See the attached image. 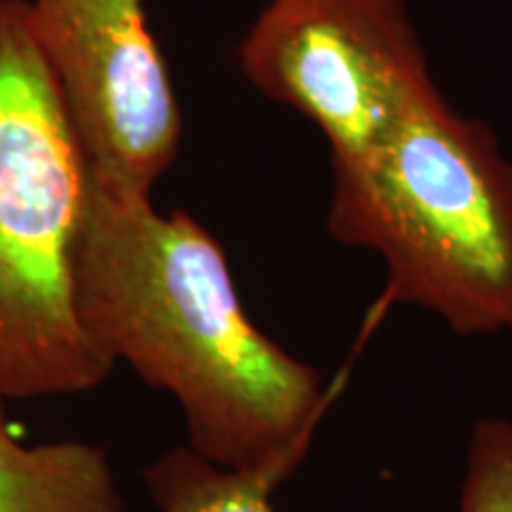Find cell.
<instances>
[{
	"mask_svg": "<svg viewBox=\"0 0 512 512\" xmlns=\"http://www.w3.org/2000/svg\"><path fill=\"white\" fill-rule=\"evenodd\" d=\"M74 302L102 354L174 396L197 456L283 479L297 470L330 389L256 328L221 242L200 221L91 176Z\"/></svg>",
	"mask_w": 512,
	"mask_h": 512,
	"instance_id": "obj_1",
	"label": "cell"
},
{
	"mask_svg": "<svg viewBox=\"0 0 512 512\" xmlns=\"http://www.w3.org/2000/svg\"><path fill=\"white\" fill-rule=\"evenodd\" d=\"M110 453L79 439L22 444L0 396V512H124Z\"/></svg>",
	"mask_w": 512,
	"mask_h": 512,
	"instance_id": "obj_6",
	"label": "cell"
},
{
	"mask_svg": "<svg viewBox=\"0 0 512 512\" xmlns=\"http://www.w3.org/2000/svg\"><path fill=\"white\" fill-rule=\"evenodd\" d=\"M91 162L27 0H0V396L100 387L117 363L83 330L74 249Z\"/></svg>",
	"mask_w": 512,
	"mask_h": 512,
	"instance_id": "obj_3",
	"label": "cell"
},
{
	"mask_svg": "<svg viewBox=\"0 0 512 512\" xmlns=\"http://www.w3.org/2000/svg\"><path fill=\"white\" fill-rule=\"evenodd\" d=\"M145 484L159 512H275V472L226 470L176 446L145 470Z\"/></svg>",
	"mask_w": 512,
	"mask_h": 512,
	"instance_id": "obj_7",
	"label": "cell"
},
{
	"mask_svg": "<svg viewBox=\"0 0 512 512\" xmlns=\"http://www.w3.org/2000/svg\"><path fill=\"white\" fill-rule=\"evenodd\" d=\"M458 512H512V422L482 418L467 446Z\"/></svg>",
	"mask_w": 512,
	"mask_h": 512,
	"instance_id": "obj_8",
	"label": "cell"
},
{
	"mask_svg": "<svg viewBox=\"0 0 512 512\" xmlns=\"http://www.w3.org/2000/svg\"><path fill=\"white\" fill-rule=\"evenodd\" d=\"M36 41L107 188L152 195L183 136L145 0H27Z\"/></svg>",
	"mask_w": 512,
	"mask_h": 512,
	"instance_id": "obj_5",
	"label": "cell"
},
{
	"mask_svg": "<svg viewBox=\"0 0 512 512\" xmlns=\"http://www.w3.org/2000/svg\"><path fill=\"white\" fill-rule=\"evenodd\" d=\"M332 176L330 235L387 264L377 316L411 304L458 335L512 328V164L482 121L434 91Z\"/></svg>",
	"mask_w": 512,
	"mask_h": 512,
	"instance_id": "obj_2",
	"label": "cell"
},
{
	"mask_svg": "<svg viewBox=\"0 0 512 512\" xmlns=\"http://www.w3.org/2000/svg\"><path fill=\"white\" fill-rule=\"evenodd\" d=\"M238 60L256 91L316 124L332 162L373 150L439 91L403 0H268Z\"/></svg>",
	"mask_w": 512,
	"mask_h": 512,
	"instance_id": "obj_4",
	"label": "cell"
}]
</instances>
